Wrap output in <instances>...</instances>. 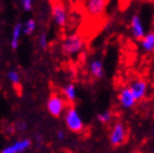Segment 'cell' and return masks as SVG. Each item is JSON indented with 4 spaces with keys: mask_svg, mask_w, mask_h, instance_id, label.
<instances>
[{
    "mask_svg": "<svg viewBox=\"0 0 154 153\" xmlns=\"http://www.w3.org/2000/svg\"><path fill=\"white\" fill-rule=\"evenodd\" d=\"M35 29V21L34 20H29L25 22L24 25H22V30H23L24 34H26V35H30L32 34L33 31Z\"/></svg>",
    "mask_w": 154,
    "mask_h": 153,
    "instance_id": "17",
    "label": "cell"
},
{
    "mask_svg": "<svg viewBox=\"0 0 154 153\" xmlns=\"http://www.w3.org/2000/svg\"><path fill=\"white\" fill-rule=\"evenodd\" d=\"M62 93H63V96H65L66 100L70 103H74L77 100V88L73 83H68L67 86H63Z\"/></svg>",
    "mask_w": 154,
    "mask_h": 153,
    "instance_id": "13",
    "label": "cell"
},
{
    "mask_svg": "<svg viewBox=\"0 0 154 153\" xmlns=\"http://www.w3.org/2000/svg\"><path fill=\"white\" fill-rule=\"evenodd\" d=\"M51 15L57 27H65L68 22V13L65 5L59 0H54L51 3Z\"/></svg>",
    "mask_w": 154,
    "mask_h": 153,
    "instance_id": "5",
    "label": "cell"
},
{
    "mask_svg": "<svg viewBox=\"0 0 154 153\" xmlns=\"http://www.w3.org/2000/svg\"><path fill=\"white\" fill-rule=\"evenodd\" d=\"M140 46L144 53H153L154 52V32L146 33L140 41Z\"/></svg>",
    "mask_w": 154,
    "mask_h": 153,
    "instance_id": "12",
    "label": "cell"
},
{
    "mask_svg": "<svg viewBox=\"0 0 154 153\" xmlns=\"http://www.w3.org/2000/svg\"><path fill=\"white\" fill-rule=\"evenodd\" d=\"M85 47V39L80 33H72L61 42V52L67 57H75Z\"/></svg>",
    "mask_w": 154,
    "mask_h": 153,
    "instance_id": "1",
    "label": "cell"
},
{
    "mask_svg": "<svg viewBox=\"0 0 154 153\" xmlns=\"http://www.w3.org/2000/svg\"><path fill=\"white\" fill-rule=\"evenodd\" d=\"M67 103L66 101L57 93H53L47 101V111L54 117H60L65 112Z\"/></svg>",
    "mask_w": 154,
    "mask_h": 153,
    "instance_id": "6",
    "label": "cell"
},
{
    "mask_svg": "<svg viewBox=\"0 0 154 153\" xmlns=\"http://www.w3.org/2000/svg\"><path fill=\"white\" fill-rule=\"evenodd\" d=\"M109 0H83V10L88 18L98 21L104 18Z\"/></svg>",
    "mask_w": 154,
    "mask_h": 153,
    "instance_id": "2",
    "label": "cell"
},
{
    "mask_svg": "<svg viewBox=\"0 0 154 153\" xmlns=\"http://www.w3.org/2000/svg\"><path fill=\"white\" fill-rule=\"evenodd\" d=\"M117 100H118L119 105L124 109H131L137 104L136 98H134V94L131 93L129 86H124L120 89V91L118 92V95H117Z\"/></svg>",
    "mask_w": 154,
    "mask_h": 153,
    "instance_id": "9",
    "label": "cell"
},
{
    "mask_svg": "<svg viewBox=\"0 0 154 153\" xmlns=\"http://www.w3.org/2000/svg\"><path fill=\"white\" fill-rule=\"evenodd\" d=\"M8 78H9L10 82L14 86L15 89H20L21 90V79L17 71H14V70L9 71V72H8Z\"/></svg>",
    "mask_w": 154,
    "mask_h": 153,
    "instance_id": "15",
    "label": "cell"
},
{
    "mask_svg": "<svg viewBox=\"0 0 154 153\" xmlns=\"http://www.w3.org/2000/svg\"><path fill=\"white\" fill-rule=\"evenodd\" d=\"M152 153H154V149H153V150H152Z\"/></svg>",
    "mask_w": 154,
    "mask_h": 153,
    "instance_id": "22",
    "label": "cell"
},
{
    "mask_svg": "<svg viewBox=\"0 0 154 153\" xmlns=\"http://www.w3.org/2000/svg\"><path fill=\"white\" fill-rule=\"evenodd\" d=\"M21 32H22V24L18 23L15 24L12 31V37H11V47L12 49H17L19 46V42H20Z\"/></svg>",
    "mask_w": 154,
    "mask_h": 153,
    "instance_id": "14",
    "label": "cell"
},
{
    "mask_svg": "<svg viewBox=\"0 0 154 153\" xmlns=\"http://www.w3.org/2000/svg\"><path fill=\"white\" fill-rule=\"evenodd\" d=\"M89 71L91 76L95 79H102L104 76V65L101 59H93L89 65Z\"/></svg>",
    "mask_w": 154,
    "mask_h": 153,
    "instance_id": "11",
    "label": "cell"
},
{
    "mask_svg": "<svg viewBox=\"0 0 154 153\" xmlns=\"http://www.w3.org/2000/svg\"><path fill=\"white\" fill-rule=\"evenodd\" d=\"M39 46L42 48L47 47V35L45 33H42L41 36H39Z\"/></svg>",
    "mask_w": 154,
    "mask_h": 153,
    "instance_id": "18",
    "label": "cell"
},
{
    "mask_svg": "<svg viewBox=\"0 0 154 153\" xmlns=\"http://www.w3.org/2000/svg\"><path fill=\"white\" fill-rule=\"evenodd\" d=\"M130 32L132 37L136 39V41H141L143 38V36L146 34L145 32V27L144 23H143L142 19L138 13H134L132 14L130 19Z\"/></svg>",
    "mask_w": 154,
    "mask_h": 153,
    "instance_id": "8",
    "label": "cell"
},
{
    "mask_svg": "<svg viewBox=\"0 0 154 153\" xmlns=\"http://www.w3.org/2000/svg\"><path fill=\"white\" fill-rule=\"evenodd\" d=\"M97 119L100 123L102 124H108L112 119H113V113L110 112V111H104L102 113H98L97 114Z\"/></svg>",
    "mask_w": 154,
    "mask_h": 153,
    "instance_id": "16",
    "label": "cell"
},
{
    "mask_svg": "<svg viewBox=\"0 0 154 153\" xmlns=\"http://www.w3.org/2000/svg\"><path fill=\"white\" fill-rule=\"evenodd\" d=\"M152 133H153V137H154V126H153V130H152Z\"/></svg>",
    "mask_w": 154,
    "mask_h": 153,
    "instance_id": "21",
    "label": "cell"
},
{
    "mask_svg": "<svg viewBox=\"0 0 154 153\" xmlns=\"http://www.w3.org/2000/svg\"><path fill=\"white\" fill-rule=\"evenodd\" d=\"M129 89H130L131 93L134 94L137 102H140V101H143L145 97H146L149 86H148V82H146L144 79L139 78V79L134 80V81L130 83Z\"/></svg>",
    "mask_w": 154,
    "mask_h": 153,
    "instance_id": "7",
    "label": "cell"
},
{
    "mask_svg": "<svg viewBox=\"0 0 154 153\" xmlns=\"http://www.w3.org/2000/svg\"><path fill=\"white\" fill-rule=\"evenodd\" d=\"M30 145H31V141L29 139L19 140V141L14 142L12 145L5 148L1 153H22L26 150V149H29Z\"/></svg>",
    "mask_w": 154,
    "mask_h": 153,
    "instance_id": "10",
    "label": "cell"
},
{
    "mask_svg": "<svg viewBox=\"0 0 154 153\" xmlns=\"http://www.w3.org/2000/svg\"><path fill=\"white\" fill-rule=\"evenodd\" d=\"M109 143L113 147H120L128 139V129L125 126L124 123L122 121H117L113 125L112 129L109 131Z\"/></svg>",
    "mask_w": 154,
    "mask_h": 153,
    "instance_id": "4",
    "label": "cell"
},
{
    "mask_svg": "<svg viewBox=\"0 0 154 153\" xmlns=\"http://www.w3.org/2000/svg\"><path fill=\"white\" fill-rule=\"evenodd\" d=\"M57 138L59 139V140H63V139H65V133H63L62 130H59V131L57 133Z\"/></svg>",
    "mask_w": 154,
    "mask_h": 153,
    "instance_id": "20",
    "label": "cell"
},
{
    "mask_svg": "<svg viewBox=\"0 0 154 153\" xmlns=\"http://www.w3.org/2000/svg\"><path fill=\"white\" fill-rule=\"evenodd\" d=\"M22 1V6L25 11H30L32 9V0H21Z\"/></svg>",
    "mask_w": 154,
    "mask_h": 153,
    "instance_id": "19",
    "label": "cell"
},
{
    "mask_svg": "<svg viewBox=\"0 0 154 153\" xmlns=\"http://www.w3.org/2000/svg\"><path fill=\"white\" fill-rule=\"evenodd\" d=\"M65 123L66 126L68 127V129L70 131H72V133H82L83 129H84V123H83L82 118H81L77 108L73 107V106L68 107L67 111H66Z\"/></svg>",
    "mask_w": 154,
    "mask_h": 153,
    "instance_id": "3",
    "label": "cell"
}]
</instances>
